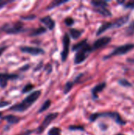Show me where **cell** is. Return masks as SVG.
I'll return each instance as SVG.
<instances>
[{"mask_svg": "<svg viewBox=\"0 0 134 135\" xmlns=\"http://www.w3.org/2000/svg\"><path fill=\"white\" fill-rule=\"evenodd\" d=\"M41 95L40 90H36L30 93L28 96H27L21 102L14 104L9 108V110L12 112H24L27 111L33 104L36 103V101L39 99V97Z\"/></svg>", "mask_w": 134, "mask_h": 135, "instance_id": "6da1fadb", "label": "cell"}, {"mask_svg": "<svg viewBox=\"0 0 134 135\" xmlns=\"http://www.w3.org/2000/svg\"><path fill=\"white\" fill-rule=\"evenodd\" d=\"M100 117H107L112 119L116 123L123 126L126 125V122L122 118V116L119 115V113L116 112H97V113H93L89 116V120L90 122H95L97 119Z\"/></svg>", "mask_w": 134, "mask_h": 135, "instance_id": "7a4b0ae2", "label": "cell"}, {"mask_svg": "<svg viewBox=\"0 0 134 135\" xmlns=\"http://www.w3.org/2000/svg\"><path fill=\"white\" fill-rule=\"evenodd\" d=\"M0 30L7 34H18L25 31L24 24L21 21H17L13 23H6L1 28Z\"/></svg>", "mask_w": 134, "mask_h": 135, "instance_id": "3957f363", "label": "cell"}, {"mask_svg": "<svg viewBox=\"0 0 134 135\" xmlns=\"http://www.w3.org/2000/svg\"><path fill=\"white\" fill-rule=\"evenodd\" d=\"M93 51L92 46H90L89 44H86L84 47H82L81 49H79L74 57V63L75 64H80L85 61V59L88 58V55Z\"/></svg>", "mask_w": 134, "mask_h": 135, "instance_id": "277c9868", "label": "cell"}, {"mask_svg": "<svg viewBox=\"0 0 134 135\" xmlns=\"http://www.w3.org/2000/svg\"><path fill=\"white\" fill-rule=\"evenodd\" d=\"M133 49H134V44H126L124 45H122V46H119V47L115 48L112 51V52L110 53L109 55H106L103 58V59H110V58L115 57V56L123 55L125 54L129 53Z\"/></svg>", "mask_w": 134, "mask_h": 135, "instance_id": "5b68a950", "label": "cell"}, {"mask_svg": "<svg viewBox=\"0 0 134 135\" xmlns=\"http://www.w3.org/2000/svg\"><path fill=\"white\" fill-rule=\"evenodd\" d=\"M58 116V113L57 112H54V113H49L47 114L45 118L43 119L42 123L40 124V126L38 127V129L36 130V133L38 134H41L46 129L47 127Z\"/></svg>", "mask_w": 134, "mask_h": 135, "instance_id": "8992f818", "label": "cell"}, {"mask_svg": "<svg viewBox=\"0 0 134 135\" xmlns=\"http://www.w3.org/2000/svg\"><path fill=\"white\" fill-rule=\"evenodd\" d=\"M62 51L61 53V57H62V61L64 62L66 60L69 52H70V36L68 33H65L63 39H62Z\"/></svg>", "mask_w": 134, "mask_h": 135, "instance_id": "52a82bcc", "label": "cell"}, {"mask_svg": "<svg viewBox=\"0 0 134 135\" xmlns=\"http://www.w3.org/2000/svg\"><path fill=\"white\" fill-rule=\"evenodd\" d=\"M20 50L23 53H27L31 55H39L45 53L43 49L38 47H30V46H21L20 47Z\"/></svg>", "mask_w": 134, "mask_h": 135, "instance_id": "ba28073f", "label": "cell"}, {"mask_svg": "<svg viewBox=\"0 0 134 135\" xmlns=\"http://www.w3.org/2000/svg\"><path fill=\"white\" fill-rule=\"evenodd\" d=\"M19 78L17 74H7V73H0V87L5 89L7 86L9 80H15Z\"/></svg>", "mask_w": 134, "mask_h": 135, "instance_id": "9c48e42d", "label": "cell"}, {"mask_svg": "<svg viewBox=\"0 0 134 135\" xmlns=\"http://www.w3.org/2000/svg\"><path fill=\"white\" fill-rule=\"evenodd\" d=\"M111 41V38L110 36H103L101 38H99L93 43L92 49L93 51H96L100 48H102L106 45H107Z\"/></svg>", "mask_w": 134, "mask_h": 135, "instance_id": "30bf717a", "label": "cell"}, {"mask_svg": "<svg viewBox=\"0 0 134 135\" xmlns=\"http://www.w3.org/2000/svg\"><path fill=\"white\" fill-rule=\"evenodd\" d=\"M40 22L43 23L49 30H53L55 27V22L50 16H45L39 19Z\"/></svg>", "mask_w": 134, "mask_h": 135, "instance_id": "8fae6325", "label": "cell"}, {"mask_svg": "<svg viewBox=\"0 0 134 135\" xmlns=\"http://www.w3.org/2000/svg\"><path fill=\"white\" fill-rule=\"evenodd\" d=\"M106 85H107V84H106L105 82H100V83L97 84L96 85H95V86L92 89L91 93H92V98H93L94 100L98 99V93H99L100 92H102V91L105 89Z\"/></svg>", "mask_w": 134, "mask_h": 135, "instance_id": "7c38bea8", "label": "cell"}, {"mask_svg": "<svg viewBox=\"0 0 134 135\" xmlns=\"http://www.w3.org/2000/svg\"><path fill=\"white\" fill-rule=\"evenodd\" d=\"M130 16L126 15V16H122L118 19H116L115 21H113V28H118L122 27V25H124L129 20Z\"/></svg>", "mask_w": 134, "mask_h": 135, "instance_id": "4fadbf2b", "label": "cell"}, {"mask_svg": "<svg viewBox=\"0 0 134 135\" xmlns=\"http://www.w3.org/2000/svg\"><path fill=\"white\" fill-rule=\"evenodd\" d=\"M2 119L7 121V123L9 124V125H13V124H16L17 123L20 122L21 119L16 115H6L4 117L2 118Z\"/></svg>", "mask_w": 134, "mask_h": 135, "instance_id": "5bb4252c", "label": "cell"}, {"mask_svg": "<svg viewBox=\"0 0 134 135\" xmlns=\"http://www.w3.org/2000/svg\"><path fill=\"white\" fill-rule=\"evenodd\" d=\"M94 10L97 12L98 13L103 15V17H111L112 13L111 11L107 9V7H99V8H94Z\"/></svg>", "mask_w": 134, "mask_h": 135, "instance_id": "9a60e30c", "label": "cell"}, {"mask_svg": "<svg viewBox=\"0 0 134 135\" xmlns=\"http://www.w3.org/2000/svg\"><path fill=\"white\" fill-rule=\"evenodd\" d=\"M46 32H47L46 28H44V27H39L37 28L33 29L29 33V36H39V35H42V34L45 33Z\"/></svg>", "mask_w": 134, "mask_h": 135, "instance_id": "2e32d148", "label": "cell"}, {"mask_svg": "<svg viewBox=\"0 0 134 135\" xmlns=\"http://www.w3.org/2000/svg\"><path fill=\"white\" fill-rule=\"evenodd\" d=\"M69 32H70V36L73 40L78 39L82 35V33H83V31L82 30H79V29H77V28H70Z\"/></svg>", "mask_w": 134, "mask_h": 135, "instance_id": "e0dca14e", "label": "cell"}, {"mask_svg": "<svg viewBox=\"0 0 134 135\" xmlns=\"http://www.w3.org/2000/svg\"><path fill=\"white\" fill-rule=\"evenodd\" d=\"M69 1L68 0H66V1H60V0H55V1H53V2H51L49 5H48V6L47 7V9H54V8H55V7H57V6H59L60 5H62V4H64V3H66V2H68Z\"/></svg>", "mask_w": 134, "mask_h": 135, "instance_id": "ac0fdd59", "label": "cell"}, {"mask_svg": "<svg viewBox=\"0 0 134 135\" xmlns=\"http://www.w3.org/2000/svg\"><path fill=\"white\" fill-rule=\"evenodd\" d=\"M91 4L93 6L94 8H99V7H107L108 3L106 1H92Z\"/></svg>", "mask_w": 134, "mask_h": 135, "instance_id": "d6986e66", "label": "cell"}, {"mask_svg": "<svg viewBox=\"0 0 134 135\" xmlns=\"http://www.w3.org/2000/svg\"><path fill=\"white\" fill-rule=\"evenodd\" d=\"M87 43H88V40L85 39V40H81V41H80V42L75 44L73 46V47H72V51H77L79 49H81L82 47H84Z\"/></svg>", "mask_w": 134, "mask_h": 135, "instance_id": "ffe728a7", "label": "cell"}, {"mask_svg": "<svg viewBox=\"0 0 134 135\" xmlns=\"http://www.w3.org/2000/svg\"><path fill=\"white\" fill-rule=\"evenodd\" d=\"M73 85H74V82H73V81H67V82L65 84V85H64V88H63V93H64V94H67L68 93H70V90L72 89V88L73 87Z\"/></svg>", "mask_w": 134, "mask_h": 135, "instance_id": "44dd1931", "label": "cell"}, {"mask_svg": "<svg viewBox=\"0 0 134 135\" xmlns=\"http://www.w3.org/2000/svg\"><path fill=\"white\" fill-rule=\"evenodd\" d=\"M51 104V101L50 100H47L42 104V106L40 107V108L39 109L38 113H42V112H45L46 110H47V109L50 108Z\"/></svg>", "mask_w": 134, "mask_h": 135, "instance_id": "7402d4cb", "label": "cell"}, {"mask_svg": "<svg viewBox=\"0 0 134 135\" xmlns=\"http://www.w3.org/2000/svg\"><path fill=\"white\" fill-rule=\"evenodd\" d=\"M118 3L123 5L125 8H127V9H134V1H129V2H126V1H118Z\"/></svg>", "mask_w": 134, "mask_h": 135, "instance_id": "603a6c76", "label": "cell"}, {"mask_svg": "<svg viewBox=\"0 0 134 135\" xmlns=\"http://www.w3.org/2000/svg\"><path fill=\"white\" fill-rule=\"evenodd\" d=\"M47 135H61V129L58 127H52L48 131Z\"/></svg>", "mask_w": 134, "mask_h": 135, "instance_id": "cb8c5ba5", "label": "cell"}, {"mask_svg": "<svg viewBox=\"0 0 134 135\" xmlns=\"http://www.w3.org/2000/svg\"><path fill=\"white\" fill-rule=\"evenodd\" d=\"M118 84H119L120 85L123 86V87H132V86H133V85H132L128 80H126V79H125V78H121V79H119V80H118Z\"/></svg>", "mask_w": 134, "mask_h": 135, "instance_id": "d4e9b609", "label": "cell"}, {"mask_svg": "<svg viewBox=\"0 0 134 135\" xmlns=\"http://www.w3.org/2000/svg\"><path fill=\"white\" fill-rule=\"evenodd\" d=\"M126 33L128 36H131L134 34V21H133L126 29Z\"/></svg>", "mask_w": 134, "mask_h": 135, "instance_id": "484cf974", "label": "cell"}, {"mask_svg": "<svg viewBox=\"0 0 134 135\" xmlns=\"http://www.w3.org/2000/svg\"><path fill=\"white\" fill-rule=\"evenodd\" d=\"M34 88V85H32V84H31V83H28V84H27L26 85H24V88L22 89V91H21V93H29L30 91H32V89Z\"/></svg>", "mask_w": 134, "mask_h": 135, "instance_id": "4316f807", "label": "cell"}, {"mask_svg": "<svg viewBox=\"0 0 134 135\" xmlns=\"http://www.w3.org/2000/svg\"><path fill=\"white\" fill-rule=\"evenodd\" d=\"M68 129L70 131H85V127L83 126H76V125L70 126Z\"/></svg>", "mask_w": 134, "mask_h": 135, "instance_id": "83f0119b", "label": "cell"}, {"mask_svg": "<svg viewBox=\"0 0 134 135\" xmlns=\"http://www.w3.org/2000/svg\"><path fill=\"white\" fill-rule=\"evenodd\" d=\"M64 23L66 25V26H72L74 24V20L72 17H66L64 20Z\"/></svg>", "mask_w": 134, "mask_h": 135, "instance_id": "f1b7e54d", "label": "cell"}, {"mask_svg": "<svg viewBox=\"0 0 134 135\" xmlns=\"http://www.w3.org/2000/svg\"><path fill=\"white\" fill-rule=\"evenodd\" d=\"M12 0H0V9L5 7L7 4L12 2Z\"/></svg>", "mask_w": 134, "mask_h": 135, "instance_id": "f546056e", "label": "cell"}, {"mask_svg": "<svg viewBox=\"0 0 134 135\" xmlns=\"http://www.w3.org/2000/svg\"><path fill=\"white\" fill-rule=\"evenodd\" d=\"M10 102L9 101H0V108L7 107L9 105H10Z\"/></svg>", "mask_w": 134, "mask_h": 135, "instance_id": "4dcf8cb0", "label": "cell"}, {"mask_svg": "<svg viewBox=\"0 0 134 135\" xmlns=\"http://www.w3.org/2000/svg\"><path fill=\"white\" fill-rule=\"evenodd\" d=\"M21 18L24 20H33L34 18H36V16L35 15H29V16L21 17Z\"/></svg>", "mask_w": 134, "mask_h": 135, "instance_id": "1f68e13d", "label": "cell"}, {"mask_svg": "<svg viewBox=\"0 0 134 135\" xmlns=\"http://www.w3.org/2000/svg\"><path fill=\"white\" fill-rule=\"evenodd\" d=\"M33 132H34V131H26L22 132L21 134H20L18 135H30L32 134Z\"/></svg>", "mask_w": 134, "mask_h": 135, "instance_id": "d6a6232c", "label": "cell"}, {"mask_svg": "<svg viewBox=\"0 0 134 135\" xmlns=\"http://www.w3.org/2000/svg\"><path fill=\"white\" fill-rule=\"evenodd\" d=\"M7 48V46H2V47H0V55H2V53L6 50Z\"/></svg>", "mask_w": 134, "mask_h": 135, "instance_id": "836d02e7", "label": "cell"}, {"mask_svg": "<svg viewBox=\"0 0 134 135\" xmlns=\"http://www.w3.org/2000/svg\"><path fill=\"white\" fill-rule=\"evenodd\" d=\"M100 126H103V127H100V129L101 130H103V131H105V130H107V125H106V124H104V123H100Z\"/></svg>", "mask_w": 134, "mask_h": 135, "instance_id": "e575fe53", "label": "cell"}, {"mask_svg": "<svg viewBox=\"0 0 134 135\" xmlns=\"http://www.w3.org/2000/svg\"><path fill=\"white\" fill-rule=\"evenodd\" d=\"M127 62H129L130 63H134V59H128Z\"/></svg>", "mask_w": 134, "mask_h": 135, "instance_id": "d590c367", "label": "cell"}, {"mask_svg": "<svg viewBox=\"0 0 134 135\" xmlns=\"http://www.w3.org/2000/svg\"><path fill=\"white\" fill-rule=\"evenodd\" d=\"M115 135H125V134H122V133H118V134H115Z\"/></svg>", "mask_w": 134, "mask_h": 135, "instance_id": "8d00e7d4", "label": "cell"}, {"mask_svg": "<svg viewBox=\"0 0 134 135\" xmlns=\"http://www.w3.org/2000/svg\"><path fill=\"white\" fill-rule=\"evenodd\" d=\"M2 112H0V117L2 116Z\"/></svg>", "mask_w": 134, "mask_h": 135, "instance_id": "74e56055", "label": "cell"}]
</instances>
